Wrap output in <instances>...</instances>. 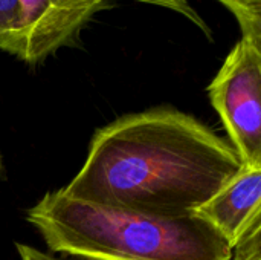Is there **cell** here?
<instances>
[{"mask_svg": "<svg viewBox=\"0 0 261 260\" xmlns=\"http://www.w3.org/2000/svg\"><path fill=\"white\" fill-rule=\"evenodd\" d=\"M245 167L234 147L174 107L124 115L95 132L67 196L135 213H197Z\"/></svg>", "mask_w": 261, "mask_h": 260, "instance_id": "1", "label": "cell"}, {"mask_svg": "<svg viewBox=\"0 0 261 260\" xmlns=\"http://www.w3.org/2000/svg\"><path fill=\"white\" fill-rule=\"evenodd\" d=\"M49 253L80 260H231L226 239L197 213L161 218L47 192L26 211Z\"/></svg>", "mask_w": 261, "mask_h": 260, "instance_id": "2", "label": "cell"}, {"mask_svg": "<svg viewBox=\"0 0 261 260\" xmlns=\"http://www.w3.org/2000/svg\"><path fill=\"white\" fill-rule=\"evenodd\" d=\"M208 95L243 164L261 169V44L240 38Z\"/></svg>", "mask_w": 261, "mask_h": 260, "instance_id": "3", "label": "cell"}, {"mask_svg": "<svg viewBox=\"0 0 261 260\" xmlns=\"http://www.w3.org/2000/svg\"><path fill=\"white\" fill-rule=\"evenodd\" d=\"M174 11L210 35V28L188 0H136ZM24 35L18 60L38 64L64 46L76 41L84 25L101 11L107 0H20Z\"/></svg>", "mask_w": 261, "mask_h": 260, "instance_id": "4", "label": "cell"}, {"mask_svg": "<svg viewBox=\"0 0 261 260\" xmlns=\"http://www.w3.org/2000/svg\"><path fill=\"white\" fill-rule=\"evenodd\" d=\"M261 211V169L245 166L242 172L197 210L231 245L248 221Z\"/></svg>", "mask_w": 261, "mask_h": 260, "instance_id": "5", "label": "cell"}, {"mask_svg": "<svg viewBox=\"0 0 261 260\" xmlns=\"http://www.w3.org/2000/svg\"><path fill=\"white\" fill-rule=\"evenodd\" d=\"M24 35L20 0H0V51L18 58Z\"/></svg>", "mask_w": 261, "mask_h": 260, "instance_id": "6", "label": "cell"}, {"mask_svg": "<svg viewBox=\"0 0 261 260\" xmlns=\"http://www.w3.org/2000/svg\"><path fill=\"white\" fill-rule=\"evenodd\" d=\"M237 18L242 38L261 44V0H217Z\"/></svg>", "mask_w": 261, "mask_h": 260, "instance_id": "7", "label": "cell"}, {"mask_svg": "<svg viewBox=\"0 0 261 260\" xmlns=\"http://www.w3.org/2000/svg\"><path fill=\"white\" fill-rule=\"evenodd\" d=\"M229 247L231 260H261V211L248 221Z\"/></svg>", "mask_w": 261, "mask_h": 260, "instance_id": "8", "label": "cell"}, {"mask_svg": "<svg viewBox=\"0 0 261 260\" xmlns=\"http://www.w3.org/2000/svg\"><path fill=\"white\" fill-rule=\"evenodd\" d=\"M15 250L20 260H80L75 257H69V256H55L49 251H41L26 244H17Z\"/></svg>", "mask_w": 261, "mask_h": 260, "instance_id": "9", "label": "cell"}, {"mask_svg": "<svg viewBox=\"0 0 261 260\" xmlns=\"http://www.w3.org/2000/svg\"><path fill=\"white\" fill-rule=\"evenodd\" d=\"M2 172H3V169H2V156H0V175H2Z\"/></svg>", "mask_w": 261, "mask_h": 260, "instance_id": "10", "label": "cell"}]
</instances>
